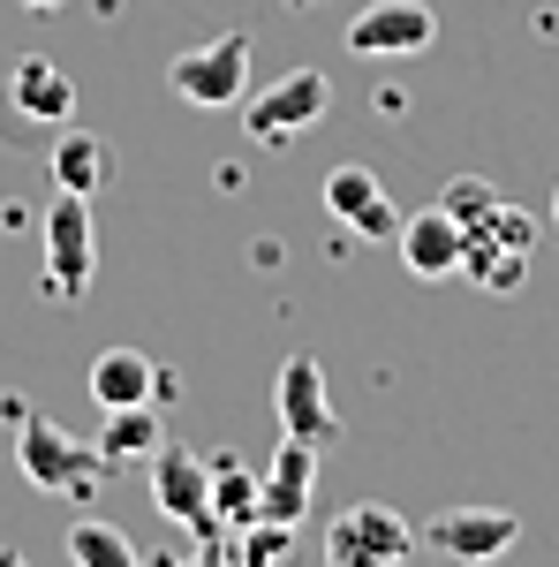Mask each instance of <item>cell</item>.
Here are the masks:
<instances>
[{
	"label": "cell",
	"instance_id": "3",
	"mask_svg": "<svg viewBox=\"0 0 559 567\" xmlns=\"http://www.w3.org/2000/svg\"><path fill=\"white\" fill-rule=\"evenodd\" d=\"M416 553V523H401L379 499H355L325 529V567H408Z\"/></svg>",
	"mask_w": 559,
	"mask_h": 567
},
{
	"label": "cell",
	"instance_id": "20",
	"mask_svg": "<svg viewBox=\"0 0 559 567\" xmlns=\"http://www.w3.org/2000/svg\"><path fill=\"white\" fill-rule=\"evenodd\" d=\"M296 545V523H242V545H235V567H280Z\"/></svg>",
	"mask_w": 559,
	"mask_h": 567
},
{
	"label": "cell",
	"instance_id": "25",
	"mask_svg": "<svg viewBox=\"0 0 559 567\" xmlns=\"http://www.w3.org/2000/svg\"><path fill=\"white\" fill-rule=\"evenodd\" d=\"M552 227H559V189H552Z\"/></svg>",
	"mask_w": 559,
	"mask_h": 567
},
{
	"label": "cell",
	"instance_id": "10",
	"mask_svg": "<svg viewBox=\"0 0 559 567\" xmlns=\"http://www.w3.org/2000/svg\"><path fill=\"white\" fill-rule=\"evenodd\" d=\"M438 39V8L431 0H371L355 23H348V45L363 53V61H379V53H424Z\"/></svg>",
	"mask_w": 559,
	"mask_h": 567
},
{
	"label": "cell",
	"instance_id": "22",
	"mask_svg": "<svg viewBox=\"0 0 559 567\" xmlns=\"http://www.w3.org/2000/svg\"><path fill=\"white\" fill-rule=\"evenodd\" d=\"M189 567H235V560H219V545H205V560H189Z\"/></svg>",
	"mask_w": 559,
	"mask_h": 567
},
{
	"label": "cell",
	"instance_id": "5",
	"mask_svg": "<svg viewBox=\"0 0 559 567\" xmlns=\"http://www.w3.org/2000/svg\"><path fill=\"white\" fill-rule=\"evenodd\" d=\"M91 272H99L91 197H76V189H61V197L45 205V288H53L61 303H76V296L91 288Z\"/></svg>",
	"mask_w": 559,
	"mask_h": 567
},
{
	"label": "cell",
	"instance_id": "16",
	"mask_svg": "<svg viewBox=\"0 0 559 567\" xmlns=\"http://www.w3.org/2000/svg\"><path fill=\"white\" fill-rule=\"evenodd\" d=\"M159 446H167V432H159L152 401H144V409H106V432H99V462H152Z\"/></svg>",
	"mask_w": 559,
	"mask_h": 567
},
{
	"label": "cell",
	"instance_id": "19",
	"mask_svg": "<svg viewBox=\"0 0 559 567\" xmlns=\"http://www.w3.org/2000/svg\"><path fill=\"white\" fill-rule=\"evenodd\" d=\"M69 560L76 567H144V553L114 523H69Z\"/></svg>",
	"mask_w": 559,
	"mask_h": 567
},
{
	"label": "cell",
	"instance_id": "8",
	"mask_svg": "<svg viewBox=\"0 0 559 567\" xmlns=\"http://www.w3.org/2000/svg\"><path fill=\"white\" fill-rule=\"evenodd\" d=\"M325 106H333V76H325V69H288L280 84H265V99H242L258 144H280V136L325 122Z\"/></svg>",
	"mask_w": 559,
	"mask_h": 567
},
{
	"label": "cell",
	"instance_id": "7",
	"mask_svg": "<svg viewBox=\"0 0 559 567\" xmlns=\"http://www.w3.org/2000/svg\"><path fill=\"white\" fill-rule=\"evenodd\" d=\"M521 537V515L515 507H446L424 523V545L438 560H462V567H484V560H507Z\"/></svg>",
	"mask_w": 559,
	"mask_h": 567
},
{
	"label": "cell",
	"instance_id": "23",
	"mask_svg": "<svg viewBox=\"0 0 559 567\" xmlns=\"http://www.w3.org/2000/svg\"><path fill=\"white\" fill-rule=\"evenodd\" d=\"M0 567H31V560H23V553H0Z\"/></svg>",
	"mask_w": 559,
	"mask_h": 567
},
{
	"label": "cell",
	"instance_id": "24",
	"mask_svg": "<svg viewBox=\"0 0 559 567\" xmlns=\"http://www.w3.org/2000/svg\"><path fill=\"white\" fill-rule=\"evenodd\" d=\"M23 8H61V0H23Z\"/></svg>",
	"mask_w": 559,
	"mask_h": 567
},
{
	"label": "cell",
	"instance_id": "15",
	"mask_svg": "<svg viewBox=\"0 0 559 567\" xmlns=\"http://www.w3.org/2000/svg\"><path fill=\"white\" fill-rule=\"evenodd\" d=\"M8 106H15L23 122H76V84H69L53 61H23V69L8 76Z\"/></svg>",
	"mask_w": 559,
	"mask_h": 567
},
{
	"label": "cell",
	"instance_id": "11",
	"mask_svg": "<svg viewBox=\"0 0 559 567\" xmlns=\"http://www.w3.org/2000/svg\"><path fill=\"white\" fill-rule=\"evenodd\" d=\"M280 432L288 439H310V446H333V401H325V363L318 355H288L280 363Z\"/></svg>",
	"mask_w": 559,
	"mask_h": 567
},
{
	"label": "cell",
	"instance_id": "6",
	"mask_svg": "<svg viewBox=\"0 0 559 567\" xmlns=\"http://www.w3.org/2000/svg\"><path fill=\"white\" fill-rule=\"evenodd\" d=\"M15 462H23V477L39 484V492H91V462H99V446H76V439L61 432L53 416H15Z\"/></svg>",
	"mask_w": 559,
	"mask_h": 567
},
{
	"label": "cell",
	"instance_id": "2",
	"mask_svg": "<svg viewBox=\"0 0 559 567\" xmlns=\"http://www.w3.org/2000/svg\"><path fill=\"white\" fill-rule=\"evenodd\" d=\"M167 84H174L182 106H205V114L242 106V99H250V39H242V31H219V39L174 53V61H167Z\"/></svg>",
	"mask_w": 559,
	"mask_h": 567
},
{
	"label": "cell",
	"instance_id": "12",
	"mask_svg": "<svg viewBox=\"0 0 559 567\" xmlns=\"http://www.w3.org/2000/svg\"><path fill=\"white\" fill-rule=\"evenodd\" d=\"M401 265L416 280H454L462 272V219L446 205H424V213H401V235H393Z\"/></svg>",
	"mask_w": 559,
	"mask_h": 567
},
{
	"label": "cell",
	"instance_id": "13",
	"mask_svg": "<svg viewBox=\"0 0 559 567\" xmlns=\"http://www.w3.org/2000/svg\"><path fill=\"white\" fill-rule=\"evenodd\" d=\"M310 484H318V446L310 439H280V454L258 477V515L265 523H302L310 515Z\"/></svg>",
	"mask_w": 559,
	"mask_h": 567
},
{
	"label": "cell",
	"instance_id": "17",
	"mask_svg": "<svg viewBox=\"0 0 559 567\" xmlns=\"http://www.w3.org/2000/svg\"><path fill=\"white\" fill-rule=\"evenodd\" d=\"M205 470H213V515L227 529L258 523V470L242 462V454H205Z\"/></svg>",
	"mask_w": 559,
	"mask_h": 567
},
{
	"label": "cell",
	"instance_id": "1",
	"mask_svg": "<svg viewBox=\"0 0 559 567\" xmlns=\"http://www.w3.org/2000/svg\"><path fill=\"white\" fill-rule=\"evenodd\" d=\"M537 265V219L515 197H491L476 219H462V272L484 296H515Z\"/></svg>",
	"mask_w": 559,
	"mask_h": 567
},
{
	"label": "cell",
	"instance_id": "14",
	"mask_svg": "<svg viewBox=\"0 0 559 567\" xmlns=\"http://www.w3.org/2000/svg\"><path fill=\"white\" fill-rule=\"evenodd\" d=\"M84 386L99 409H144V401H159V363L144 349H130V341H114V349L91 355Z\"/></svg>",
	"mask_w": 559,
	"mask_h": 567
},
{
	"label": "cell",
	"instance_id": "21",
	"mask_svg": "<svg viewBox=\"0 0 559 567\" xmlns=\"http://www.w3.org/2000/svg\"><path fill=\"white\" fill-rule=\"evenodd\" d=\"M491 197H499V189H491V182H476V175H462V182H446V189H438V205H446L454 219H476Z\"/></svg>",
	"mask_w": 559,
	"mask_h": 567
},
{
	"label": "cell",
	"instance_id": "9",
	"mask_svg": "<svg viewBox=\"0 0 559 567\" xmlns=\"http://www.w3.org/2000/svg\"><path fill=\"white\" fill-rule=\"evenodd\" d=\"M325 213L341 219L348 235H363V243H393V235H401V205H393V189L371 175V167H355V159L325 175Z\"/></svg>",
	"mask_w": 559,
	"mask_h": 567
},
{
	"label": "cell",
	"instance_id": "4",
	"mask_svg": "<svg viewBox=\"0 0 559 567\" xmlns=\"http://www.w3.org/2000/svg\"><path fill=\"white\" fill-rule=\"evenodd\" d=\"M152 499H159V515L182 523L197 545H219V537H227V523L213 515V470H205V454H189V446H174V439L152 454Z\"/></svg>",
	"mask_w": 559,
	"mask_h": 567
},
{
	"label": "cell",
	"instance_id": "18",
	"mask_svg": "<svg viewBox=\"0 0 559 567\" xmlns=\"http://www.w3.org/2000/svg\"><path fill=\"white\" fill-rule=\"evenodd\" d=\"M53 182L76 189V197H91V189L106 182V144H99L91 130H69L61 144H53Z\"/></svg>",
	"mask_w": 559,
	"mask_h": 567
}]
</instances>
